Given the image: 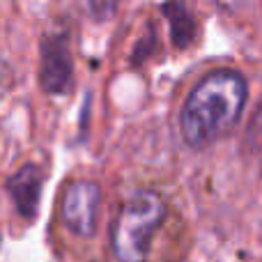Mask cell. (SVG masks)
<instances>
[{
	"mask_svg": "<svg viewBox=\"0 0 262 262\" xmlns=\"http://www.w3.org/2000/svg\"><path fill=\"white\" fill-rule=\"evenodd\" d=\"M249 85L235 69L207 74L186 97L180 115V129L186 145L200 149L228 134L239 120Z\"/></svg>",
	"mask_w": 262,
	"mask_h": 262,
	"instance_id": "6da1fadb",
	"label": "cell"
},
{
	"mask_svg": "<svg viewBox=\"0 0 262 262\" xmlns=\"http://www.w3.org/2000/svg\"><path fill=\"white\" fill-rule=\"evenodd\" d=\"M166 216V203L154 191H136L122 205L113 226V253L120 260L136 262L147 258L152 235Z\"/></svg>",
	"mask_w": 262,
	"mask_h": 262,
	"instance_id": "7a4b0ae2",
	"label": "cell"
},
{
	"mask_svg": "<svg viewBox=\"0 0 262 262\" xmlns=\"http://www.w3.org/2000/svg\"><path fill=\"white\" fill-rule=\"evenodd\" d=\"M99 203H101V189L90 180H76L64 189L62 193V221L69 232L76 237H88L95 235L97 230V214H99Z\"/></svg>",
	"mask_w": 262,
	"mask_h": 262,
	"instance_id": "3957f363",
	"label": "cell"
},
{
	"mask_svg": "<svg viewBox=\"0 0 262 262\" xmlns=\"http://www.w3.org/2000/svg\"><path fill=\"white\" fill-rule=\"evenodd\" d=\"M39 85L49 95H67L74 85V60L67 35H46L41 41Z\"/></svg>",
	"mask_w": 262,
	"mask_h": 262,
	"instance_id": "277c9868",
	"label": "cell"
},
{
	"mask_svg": "<svg viewBox=\"0 0 262 262\" xmlns=\"http://www.w3.org/2000/svg\"><path fill=\"white\" fill-rule=\"evenodd\" d=\"M41 186H44V175H41V170L35 163L21 166L7 180V193L12 198L14 207H16L18 216L26 219V221H32L37 216Z\"/></svg>",
	"mask_w": 262,
	"mask_h": 262,
	"instance_id": "5b68a950",
	"label": "cell"
},
{
	"mask_svg": "<svg viewBox=\"0 0 262 262\" xmlns=\"http://www.w3.org/2000/svg\"><path fill=\"white\" fill-rule=\"evenodd\" d=\"M163 12H166L168 21H170V35L180 49H184L186 44L193 37V18H191L189 9L180 3V0H170V3L163 5Z\"/></svg>",
	"mask_w": 262,
	"mask_h": 262,
	"instance_id": "8992f818",
	"label": "cell"
},
{
	"mask_svg": "<svg viewBox=\"0 0 262 262\" xmlns=\"http://www.w3.org/2000/svg\"><path fill=\"white\" fill-rule=\"evenodd\" d=\"M118 3L120 0H83L88 14L97 21H106V18L113 16L115 9H118Z\"/></svg>",
	"mask_w": 262,
	"mask_h": 262,
	"instance_id": "52a82bcc",
	"label": "cell"
}]
</instances>
